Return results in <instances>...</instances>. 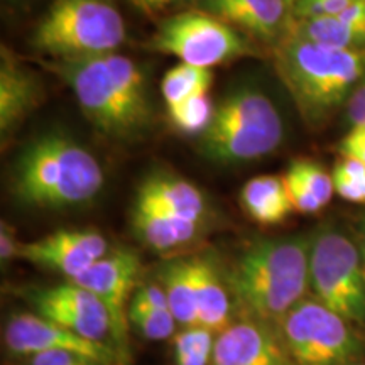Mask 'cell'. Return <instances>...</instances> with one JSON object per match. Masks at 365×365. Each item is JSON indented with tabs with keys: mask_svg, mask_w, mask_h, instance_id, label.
<instances>
[{
	"mask_svg": "<svg viewBox=\"0 0 365 365\" xmlns=\"http://www.w3.org/2000/svg\"><path fill=\"white\" fill-rule=\"evenodd\" d=\"M9 2H12V4H21L22 0H9Z\"/></svg>",
	"mask_w": 365,
	"mask_h": 365,
	"instance_id": "40",
	"label": "cell"
},
{
	"mask_svg": "<svg viewBox=\"0 0 365 365\" xmlns=\"http://www.w3.org/2000/svg\"><path fill=\"white\" fill-rule=\"evenodd\" d=\"M213 365H296L274 323L237 318L217 335Z\"/></svg>",
	"mask_w": 365,
	"mask_h": 365,
	"instance_id": "14",
	"label": "cell"
},
{
	"mask_svg": "<svg viewBox=\"0 0 365 365\" xmlns=\"http://www.w3.org/2000/svg\"><path fill=\"white\" fill-rule=\"evenodd\" d=\"M108 252V242L98 232L88 228H65L43 239L22 244L19 257L73 279Z\"/></svg>",
	"mask_w": 365,
	"mask_h": 365,
	"instance_id": "13",
	"label": "cell"
},
{
	"mask_svg": "<svg viewBox=\"0 0 365 365\" xmlns=\"http://www.w3.org/2000/svg\"><path fill=\"white\" fill-rule=\"evenodd\" d=\"M352 2L354 0H322L327 16H333V17L340 16V14L344 12Z\"/></svg>",
	"mask_w": 365,
	"mask_h": 365,
	"instance_id": "35",
	"label": "cell"
},
{
	"mask_svg": "<svg viewBox=\"0 0 365 365\" xmlns=\"http://www.w3.org/2000/svg\"><path fill=\"white\" fill-rule=\"evenodd\" d=\"M362 252L333 227L312 234L309 289L319 303L352 325L365 327V269Z\"/></svg>",
	"mask_w": 365,
	"mask_h": 365,
	"instance_id": "7",
	"label": "cell"
},
{
	"mask_svg": "<svg viewBox=\"0 0 365 365\" xmlns=\"http://www.w3.org/2000/svg\"><path fill=\"white\" fill-rule=\"evenodd\" d=\"M198 327L220 333L234 322V304L227 287L225 274L210 254L190 257Z\"/></svg>",
	"mask_w": 365,
	"mask_h": 365,
	"instance_id": "16",
	"label": "cell"
},
{
	"mask_svg": "<svg viewBox=\"0 0 365 365\" xmlns=\"http://www.w3.org/2000/svg\"><path fill=\"white\" fill-rule=\"evenodd\" d=\"M39 317L68 328L83 339L108 344L112 340L110 314L97 294L83 286L68 281L27 296Z\"/></svg>",
	"mask_w": 365,
	"mask_h": 365,
	"instance_id": "11",
	"label": "cell"
},
{
	"mask_svg": "<svg viewBox=\"0 0 365 365\" xmlns=\"http://www.w3.org/2000/svg\"><path fill=\"white\" fill-rule=\"evenodd\" d=\"M284 2H286V6H287V9H291V7H293V6H294V2H296V0H284Z\"/></svg>",
	"mask_w": 365,
	"mask_h": 365,
	"instance_id": "39",
	"label": "cell"
},
{
	"mask_svg": "<svg viewBox=\"0 0 365 365\" xmlns=\"http://www.w3.org/2000/svg\"><path fill=\"white\" fill-rule=\"evenodd\" d=\"M341 21L346 22L349 26H352L354 29L360 31L365 34V0H354L344 12L340 14Z\"/></svg>",
	"mask_w": 365,
	"mask_h": 365,
	"instance_id": "34",
	"label": "cell"
},
{
	"mask_svg": "<svg viewBox=\"0 0 365 365\" xmlns=\"http://www.w3.org/2000/svg\"><path fill=\"white\" fill-rule=\"evenodd\" d=\"M44 88L38 76L12 49L0 53V132L6 137L43 103Z\"/></svg>",
	"mask_w": 365,
	"mask_h": 365,
	"instance_id": "15",
	"label": "cell"
},
{
	"mask_svg": "<svg viewBox=\"0 0 365 365\" xmlns=\"http://www.w3.org/2000/svg\"><path fill=\"white\" fill-rule=\"evenodd\" d=\"M357 365H365V364H357Z\"/></svg>",
	"mask_w": 365,
	"mask_h": 365,
	"instance_id": "41",
	"label": "cell"
},
{
	"mask_svg": "<svg viewBox=\"0 0 365 365\" xmlns=\"http://www.w3.org/2000/svg\"><path fill=\"white\" fill-rule=\"evenodd\" d=\"M125 41V22L108 0H54L38 22L31 46L54 59L115 53Z\"/></svg>",
	"mask_w": 365,
	"mask_h": 365,
	"instance_id": "6",
	"label": "cell"
},
{
	"mask_svg": "<svg viewBox=\"0 0 365 365\" xmlns=\"http://www.w3.org/2000/svg\"><path fill=\"white\" fill-rule=\"evenodd\" d=\"M362 257H364V261H365V218H364V222H362Z\"/></svg>",
	"mask_w": 365,
	"mask_h": 365,
	"instance_id": "38",
	"label": "cell"
},
{
	"mask_svg": "<svg viewBox=\"0 0 365 365\" xmlns=\"http://www.w3.org/2000/svg\"><path fill=\"white\" fill-rule=\"evenodd\" d=\"M70 86L81 112L102 134L129 139L153 120L148 78L143 68L124 54L46 63Z\"/></svg>",
	"mask_w": 365,
	"mask_h": 365,
	"instance_id": "2",
	"label": "cell"
},
{
	"mask_svg": "<svg viewBox=\"0 0 365 365\" xmlns=\"http://www.w3.org/2000/svg\"><path fill=\"white\" fill-rule=\"evenodd\" d=\"M4 341L9 352L26 357L43 352H73L113 365L120 355L110 344L83 339L38 313L12 314L4 331Z\"/></svg>",
	"mask_w": 365,
	"mask_h": 365,
	"instance_id": "12",
	"label": "cell"
},
{
	"mask_svg": "<svg viewBox=\"0 0 365 365\" xmlns=\"http://www.w3.org/2000/svg\"><path fill=\"white\" fill-rule=\"evenodd\" d=\"M205 12L262 39L279 38L286 29L284 0H200Z\"/></svg>",
	"mask_w": 365,
	"mask_h": 365,
	"instance_id": "18",
	"label": "cell"
},
{
	"mask_svg": "<svg viewBox=\"0 0 365 365\" xmlns=\"http://www.w3.org/2000/svg\"><path fill=\"white\" fill-rule=\"evenodd\" d=\"M312 235L255 240L225 274L237 318L277 323L309 289Z\"/></svg>",
	"mask_w": 365,
	"mask_h": 365,
	"instance_id": "1",
	"label": "cell"
},
{
	"mask_svg": "<svg viewBox=\"0 0 365 365\" xmlns=\"http://www.w3.org/2000/svg\"><path fill=\"white\" fill-rule=\"evenodd\" d=\"M217 333L203 327H185L175 336L176 365H208L213 360Z\"/></svg>",
	"mask_w": 365,
	"mask_h": 365,
	"instance_id": "26",
	"label": "cell"
},
{
	"mask_svg": "<svg viewBox=\"0 0 365 365\" xmlns=\"http://www.w3.org/2000/svg\"><path fill=\"white\" fill-rule=\"evenodd\" d=\"M159 284L166 291L170 309L178 325L198 327L193 279H191L190 257L175 259L159 269Z\"/></svg>",
	"mask_w": 365,
	"mask_h": 365,
	"instance_id": "21",
	"label": "cell"
},
{
	"mask_svg": "<svg viewBox=\"0 0 365 365\" xmlns=\"http://www.w3.org/2000/svg\"><path fill=\"white\" fill-rule=\"evenodd\" d=\"M286 175L298 180L309 193L317 196L323 207L330 203L333 191H335V185H333V176L322 164L307 158L294 159V161H291L289 168H287Z\"/></svg>",
	"mask_w": 365,
	"mask_h": 365,
	"instance_id": "27",
	"label": "cell"
},
{
	"mask_svg": "<svg viewBox=\"0 0 365 365\" xmlns=\"http://www.w3.org/2000/svg\"><path fill=\"white\" fill-rule=\"evenodd\" d=\"M29 365H108L73 352H43L29 357Z\"/></svg>",
	"mask_w": 365,
	"mask_h": 365,
	"instance_id": "30",
	"label": "cell"
},
{
	"mask_svg": "<svg viewBox=\"0 0 365 365\" xmlns=\"http://www.w3.org/2000/svg\"><path fill=\"white\" fill-rule=\"evenodd\" d=\"M143 272L140 259L132 249H115L103 255L93 266L78 274L73 279L75 284L83 286L97 294L110 314L112 341L118 354L127 350V333H129V304L139 277Z\"/></svg>",
	"mask_w": 365,
	"mask_h": 365,
	"instance_id": "10",
	"label": "cell"
},
{
	"mask_svg": "<svg viewBox=\"0 0 365 365\" xmlns=\"http://www.w3.org/2000/svg\"><path fill=\"white\" fill-rule=\"evenodd\" d=\"M284 137L281 113L264 91L240 86L215 105L198 149L208 161L242 164L274 153Z\"/></svg>",
	"mask_w": 365,
	"mask_h": 365,
	"instance_id": "5",
	"label": "cell"
},
{
	"mask_svg": "<svg viewBox=\"0 0 365 365\" xmlns=\"http://www.w3.org/2000/svg\"><path fill=\"white\" fill-rule=\"evenodd\" d=\"M346 118L352 127L365 125V76L346 102Z\"/></svg>",
	"mask_w": 365,
	"mask_h": 365,
	"instance_id": "33",
	"label": "cell"
},
{
	"mask_svg": "<svg viewBox=\"0 0 365 365\" xmlns=\"http://www.w3.org/2000/svg\"><path fill=\"white\" fill-rule=\"evenodd\" d=\"M150 51L175 56L191 66L210 68L245 56L255 48L239 31L205 11L181 12L159 22L145 44Z\"/></svg>",
	"mask_w": 365,
	"mask_h": 365,
	"instance_id": "9",
	"label": "cell"
},
{
	"mask_svg": "<svg viewBox=\"0 0 365 365\" xmlns=\"http://www.w3.org/2000/svg\"><path fill=\"white\" fill-rule=\"evenodd\" d=\"M296 365H357L364 344L352 323L304 298L274 323Z\"/></svg>",
	"mask_w": 365,
	"mask_h": 365,
	"instance_id": "8",
	"label": "cell"
},
{
	"mask_svg": "<svg viewBox=\"0 0 365 365\" xmlns=\"http://www.w3.org/2000/svg\"><path fill=\"white\" fill-rule=\"evenodd\" d=\"M274 68L303 120L318 129L362 81L365 49L327 48L287 34L274 49Z\"/></svg>",
	"mask_w": 365,
	"mask_h": 365,
	"instance_id": "4",
	"label": "cell"
},
{
	"mask_svg": "<svg viewBox=\"0 0 365 365\" xmlns=\"http://www.w3.org/2000/svg\"><path fill=\"white\" fill-rule=\"evenodd\" d=\"M185 2H190V0H153V2L149 4L145 14H156V12L166 11V9L180 6V4H185Z\"/></svg>",
	"mask_w": 365,
	"mask_h": 365,
	"instance_id": "36",
	"label": "cell"
},
{
	"mask_svg": "<svg viewBox=\"0 0 365 365\" xmlns=\"http://www.w3.org/2000/svg\"><path fill=\"white\" fill-rule=\"evenodd\" d=\"M130 2H132V6L137 7L140 12L145 14V11H148V7H149V4L153 2V0H130Z\"/></svg>",
	"mask_w": 365,
	"mask_h": 365,
	"instance_id": "37",
	"label": "cell"
},
{
	"mask_svg": "<svg viewBox=\"0 0 365 365\" xmlns=\"http://www.w3.org/2000/svg\"><path fill=\"white\" fill-rule=\"evenodd\" d=\"M335 191L346 202L365 203V164L344 158L333 170Z\"/></svg>",
	"mask_w": 365,
	"mask_h": 365,
	"instance_id": "28",
	"label": "cell"
},
{
	"mask_svg": "<svg viewBox=\"0 0 365 365\" xmlns=\"http://www.w3.org/2000/svg\"><path fill=\"white\" fill-rule=\"evenodd\" d=\"M340 154L365 164V125H357L346 134L339 145Z\"/></svg>",
	"mask_w": 365,
	"mask_h": 365,
	"instance_id": "31",
	"label": "cell"
},
{
	"mask_svg": "<svg viewBox=\"0 0 365 365\" xmlns=\"http://www.w3.org/2000/svg\"><path fill=\"white\" fill-rule=\"evenodd\" d=\"M135 202L196 222H205L208 217V205L202 191L190 181L166 173L145 178L137 188Z\"/></svg>",
	"mask_w": 365,
	"mask_h": 365,
	"instance_id": "19",
	"label": "cell"
},
{
	"mask_svg": "<svg viewBox=\"0 0 365 365\" xmlns=\"http://www.w3.org/2000/svg\"><path fill=\"white\" fill-rule=\"evenodd\" d=\"M97 158L65 132H46L24 145L12 171V195L29 208L65 210L90 203L103 188Z\"/></svg>",
	"mask_w": 365,
	"mask_h": 365,
	"instance_id": "3",
	"label": "cell"
},
{
	"mask_svg": "<svg viewBox=\"0 0 365 365\" xmlns=\"http://www.w3.org/2000/svg\"><path fill=\"white\" fill-rule=\"evenodd\" d=\"M21 245L16 237V228L11 223L2 220L0 223V259L2 262H9L21 255Z\"/></svg>",
	"mask_w": 365,
	"mask_h": 365,
	"instance_id": "32",
	"label": "cell"
},
{
	"mask_svg": "<svg viewBox=\"0 0 365 365\" xmlns=\"http://www.w3.org/2000/svg\"><path fill=\"white\" fill-rule=\"evenodd\" d=\"M129 323L134 330L148 340H166L175 335L176 318L168 308H156L149 304L130 301Z\"/></svg>",
	"mask_w": 365,
	"mask_h": 365,
	"instance_id": "25",
	"label": "cell"
},
{
	"mask_svg": "<svg viewBox=\"0 0 365 365\" xmlns=\"http://www.w3.org/2000/svg\"><path fill=\"white\" fill-rule=\"evenodd\" d=\"M284 185L287 190V195H289L291 203H293L294 212L298 213H318L319 210H323L322 203L317 196L309 193V191L304 188L303 185L298 180H294L293 176L284 175Z\"/></svg>",
	"mask_w": 365,
	"mask_h": 365,
	"instance_id": "29",
	"label": "cell"
},
{
	"mask_svg": "<svg viewBox=\"0 0 365 365\" xmlns=\"http://www.w3.org/2000/svg\"><path fill=\"white\" fill-rule=\"evenodd\" d=\"M213 83V73L210 68L191 66L180 63L164 75L161 81V93L168 107L178 105L195 95L207 93Z\"/></svg>",
	"mask_w": 365,
	"mask_h": 365,
	"instance_id": "23",
	"label": "cell"
},
{
	"mask_svg": "<svg viewBox=\"0 0 365 365\" xmlns=\"http://www.w3.org/2000/svg\"><path fill=\"white\" fill-rule=\"evenodd\" d=\"M215 105L212 103L208 93L195 95L185 102L168 107V117L171 125L178 132L188 135H202L212 122Z\"/></svg>",
	"mask_w": 365,
	"mask_h": 365,
	"instance_id": "24",
	"label": "cell"
},
{
	"mask_svg": "<svg viewBox=\"0 0 365 365\" xmlns=\"http://www.w3.org/2000/svg\"><path fill=\"white\" fill-rule=\"evenodd\" d=\"M287 33L294 38L335 49H365V34L354 29L340 17H318L309 21H294Z\"/></svg>",
	"mask_w": 365,
	"mask_h": 365,
	"instance_id": "22",
	"label": "cell"
},
{
	"mask_svg": "<svg viewBox=\"0 0 365 365\" xmlns=\"http://www.w3.org/2000/svg\"><path fill=\"white\" fill-rule=\"evenodd\" d=\"M130 225L137 239L156 252H171L200 239L205 222L173 215L150 205L134 202Z\"/></svg>",
	"mask_w": 365,
	"mask_h": 365,
	"instance_id": "17",
	"label": "cell"
},
{
	"mask_svg": "<svg viewBox=\"0 0 365 365\" xmlns=\"http://www.w3.org/2000/svg\"><path fill=\"white\" fill-rule=\"evenodd\" d=\"M240 205L250 220L261 225H277L294 212L284 178L264 175L252 178L240 191Z\"/></svg>",
	"mask_w": 365,
	"mask_h": 365,
	"instance_id": "20",
	"label": "cell"
}]
</instances>
